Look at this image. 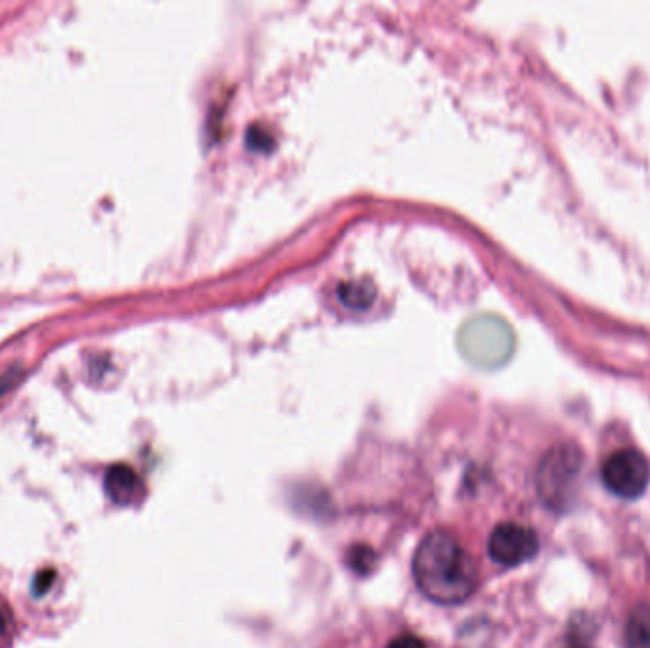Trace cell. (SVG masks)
<instances>
[{
  "mask_svg": "<svg viewBox=\"0 0 650 648\" xmlns=\"http://www.w3.org/2000/svg\"><path fill=\"white\" fill-rule=\"evenodd\" d=\"M413 574L422 594L439 605L467 601L477 586L474 559L447 531H434L422 538L415 551Z\"/></svg>",
  "mask_w": 650,
  "mask_h": 648,
  "instance_id": "1",
  "label": "cell"
},
{
  "mask_svg": "<svg viewBox=\"0 0 650 648\" xmlns=\"http://www.w3.org/2000/svg\"><path fill=\"white\" fill-rule=\"evenodd\" d=\"M626 639L629 648H650V607H639L627 622Z\"/></svg>",
  "mask_w": 650,
  "mask_h": 648,
  "instance_id": "7",
  "label": "cell"
},
{
  "mask_svg": "<svg viewBox=\"0 0 650 648\" xmlns=\"http://www.w3.org/2000/svg\"><path fill=\"white\" fill-rule=\"evenodd\" d=\"M459 351L472 366L497 369L512 358L515 333L497 314H477L462 323L457 335Z\"/></svg>",
  "mask_w": 650,
  "mask_h": 648,
  "instance_id": "2",
  "label": "cell"
},
{
  "mask_svg": "<svg viewBox=\"0 0 650 648\" xmlns=\"http://www.w3.org/2000/svg\"><path fill=\"white\" fill-rule=\"evenodd\" d=\"M582 455L573 445H558L543 458L536 473V487L544 504L565 510L574 498L581 478Z\"/></svg>",
  "mask_w": 650,
  "mask_h": 648,
  "instance_id": "3",
  "label": "cell"
},
{
  "mask_svg": "<svg viewBox=\"0 0 650 648\" xmlns=\"http://www.w3.org/2000/svg\"><path fill=\"white\" fill-rule=\"evenodd\" d=\"M339 297L343 298V303L346 306H354V308H364L371 303V291L369 288H361L360 283H353V285H343L339 288Z\"/></svg>",
  "mask_w": 650,
  "mask_h": 648,
  "instance_id": "8",
  "label": "cell"
},
{
  "mask_svg": "<svg viewBox=\"0 0 650 648\" xmlns=\"http://www.w3.org/2000/svg\"><path fill=\"white\" fill-rule=\"evenodd\" d=\"M538 536L533 529L518 523L498 525L489 538V556L502 567H518L538 551Z\"/></svg>",
  "mask_w": 650,
  "mask_h": 648,
  "instance_id": "5",
  "label": "cell"
},
{
  "mask_svg": "<svg viewBox=\"0 0 650 648\" xmlns=\"http://www.w3.org/2000/svg\"><path fill=\"white\" fill-rule=\"evenodd\" d=\"M353 551L354 556H351V559L354 561L353 569H356V571H368V567L364 564V561L371 567V559L375 557L373 556V551L369 548H360V546L354 548Z\"/></svg>",
  "mask_w": 650,
  "mask_h": 648,
  "instance_id": "10",
  "label": "cell"
},
{
  "mask_svg": "<svg viewBox=\"0 0 650 648\" xmlns=\"http://www.w3.org/2000/svg\"><path fill=\"white\" fill-rule=\"evenodd\" d=\"M22 377H24L22 369H16V367L9 369L4 374H0V397L14 389Z\"/></svg>",
  "mask_w": 650,
  "mask_h": 648,
  "instance_id": "9",
  "label": "cell"
},
{
  "mask_svg": "<svg viewBox=\"0 0 650 648\" xmlns=\"http://www.w3.org/2000/svg\"><path fill=\"white\" fill-rule=\"evenodd\" d=\"M4 630H7V622H4V617L0 614V637L4 635Z\"/></svg>",
  "mask_w": 650,
  "mask_h": 648,
  "instance_id": "12",
  "label": "cell"
},
{
  "mask_svg": "<svg viewBox=\"0 0 650 648\" xmlns=\"http://www.w3.org/2000/svg\"><path fill=\"white\" fill-rule=\"evenodd\" d=\"M386 648H429L424 645V640L415 637V635H399L396 639L391 640V645Z\"/></svg>",
  "mask_w": 650,
  "mask_h": 648,
  "instance_id": "11",
  "label": "cell"
},
{
  "mask_svg": "<svg viewBox=\"0 0 650 648\" xmlns=\"http://www.w3.org/2000/svg\"><path fill=\"white\" fill-rule=\"evenodd\" d=\"M105 493L118 506H133L145 495V483L128 465H115L105 473Z\"/></svg>",
  "mask_w": 650,
  "mask_h": 648,
  "instance_id": "6",
  "label": "cell"
},
{
  "mask_svg": "<svg viewBox=\"0 0 650 648\" xmlns=\"http://www.w3.org/2000/svg\"><path fill=\"white\" fill-rule=\"evenodd\" d=\"M601 475H603V483L612 495L632 500V498L641 496L647 485H649V462L639 450H616L604 460Z\"/></svg>",
  "mask_w": 650,
  "mask_h": 648,
  "instance_id": "4",
  "label": "cell"
}]
</instances>
